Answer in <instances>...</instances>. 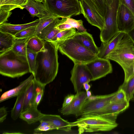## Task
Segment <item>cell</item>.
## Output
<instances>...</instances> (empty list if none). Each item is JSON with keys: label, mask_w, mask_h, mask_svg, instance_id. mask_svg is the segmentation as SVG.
Wrapping results in <instances>:
<instances>
[{"label": "cell", "mask_w": 134, "mask_h": 134, "mask_svg": "<svg viewBox=\"0 0 134 134\" xmlns=\"http://www.w3.org/2000/svg\"><path fill=\"white\" fill-rule=\"evenodd\" d=\"M45 87V86L41 85L37 81L36 93L34 105L37 107H38L42 99L44 94Z\"/></svg>", "instance_id": "36"}, {"label": "cell", "mask_w": 134, "mask_h": 134, "mask_svg": "<svg viewBox=\"0 0 134 134\" xmlns=\"http://www.w3.org/2000/svg\"><path fill=\"white\" fill-rule=\"evenodd\" d=\"M85 0L93 6L104 19L107 10V6L105 0Z\"/></svg>", "instance_id": "32"}, {"label": "cell", "mask_w": 134, "mask_h": 134, "mask_svg": "<svg viewBox=\"0 0 134 134\" xmlns=\"http://www.w3.org/2000/svg\"><path fill=\"white\" fill-rule=\"evenodd\" d=\"M15 38L11 34L0 31V54L12 49Z\"/></svg>", "instance_id": "23"}, {"label": "cell", "mask_w": 134, "mask_h": 134, "mask_svg": "<svg viewBox=\"0 0 134 134\" xmlns=\"http://www.w3.org/2000/svg\"><path fill=\"white\" fill-rule=\"evenodd\" d=\"M34 78V75L32 74L28 78L21 82L17 87L4 92L1 97L0 102L17 96L22 93L25 92Z\"/></svg>", "instance_id": "18"}, {"label": "cell", "mask_w": 134, "mask_h": 134, "mask_svg": "<svg viewBox=\"0 0 134 134\" xmlns=\"http://www.w3.org/2000/svg\"><path fill=\"white\" fill-rule=\"evenodd\" d=\"M133 72H134V68H133Z\"/></svg>", "instance_id": "51"}, {"label": "cell", "mask_w": 134, "mask_h": 134, "mask_svg": "<svg viewBox=\"0 0 134 134\" xmlns=\"http://www.w3.org/2000/svg\"><path fill=\"white\" fill-rule=\"evenodd\" d=\"M39 21V19L30 23L21 24L14 25L5 23L0 25V31L8 33L14 36L16 34L23 30L37 25Z\"/></svg>", "instance_id": "20"}, {"label": "cell", "mask_w": 134, "mask_h": 134, "mask_svg": "<svg viewBox=\"0 0 134 134\" xmlns=\"http://www.w3.org/2000/svg\"><path fill=\"white\" fill-rule=\"evenodd\" d=\"M75 95L69 94L65 97L62 104V107L63 108L68 106L72 101L75 97Z\"/></svg>", "instance_id": "42"}, {"label": "cell", "mask_w": 134, "mask_h": 134, "mask_svg": "<svg viewBox=\"0 0 134 134\" xmlns=\"http://www.w3.org/2000/svg\"><path fill=\"white\" fill-rule=\"evenodd\" d=\"M36 1L39 2H42L45 5L46 4V0H34Z\"/></svg>", "instance_id": "48"}, {"label": "cell", "mask_w": 134, "mask_h": 134, "mask_svg": "<svg viewBox=\"0 0 134 134\" xmlns=\"http://www.w3.org/2000/svg\"><path fill=\"white\" fill-rule=\"evenodd\" d=\"M40 120L49 122L52 125L54 130L68 132L71 130V128L73 127L72 122L64 120L58 115L43 114L39 121Z\"/></svg>", "instance_id": "15"}, {"label": "cell", "mask_w": 134, "mask_h": 134, "mask_svg": "<svg viewBox=\"0 0 134 134\" xmlns=\"http://www.w3.org/2000/svg\"><path fill=\"white\" fill-rule=\"evenodd\" d=\"M76 32L75 28L60 30L54 37L52 42L56 43L60 41L65 40L73 36Z\"/></svg>", "instance_id": "30"}, {"label": "cell", "mask_w": 134, "mask_h": 134, "mask_svg": "<svg viewBox=\"0 0 134 134\" xmlns=\"http://www.w3.org/2000/svg\"><path fill=\"white\" fill-rule=\"evenodd\" d=\"M128 34L134 42V28Z\"/></svg>", "instance_id": "46"}, {"label": "cell", "mask_w": 134, "mask_h": 134, "mask_svg": "<svg viewBox=\"0 0 134 134\" xmlns=\"http://www.w3.org/2000/svg\"><path fill=\"white\" fill-rule=\"evenodd\" d=\"M118 32L128 34L134 28V15L124 5L120 3L117 14Z\"/></svg>", "instance_id": "11"}, {"label": "cell", "mask_w": 134, "mask_h": 134, "mask_svg": "<svg viewBox=\"0 0 134 134\" xmlns=\"http://www.w3.org/2000/svg\"><path fill=\"white\" fill-rule=\"evenodd\" d=\"M125 33L118 32L113 37L106 43L102 42L97 55L99 58H105L106 56L116 47L121 40Z\"/></svg>", "instance_id": "17"}, {"label": "cell", "mask_w": 134, "mask_h": 134, "mask_svg": "<svg viewBox=\"0 0 134 134\" xmlns=\"http://www.w3.org/2000/svg\"><path fill=\"white\" fill-rule=\"evenodd\" d=\"M25 92L17 96L14 105L11 110V116L14 120L17 119L22 112Z\"/></svg>", "instance_id": "27"}, {"label": "cell", "mask_w": 134, "mask_h": 134, "mask_svg": "<svg viewBox=\"0 0 134 134\" xmlns=\"http://www.w3.org/2000/svg\"><path fill=\"white\" fill-rule=\"evenodd\" d=\"M12 14L11 11L0 9V25L7 21Z\"/></svg>", "instance_id": "39"}, {"label": "cell", "mask_w": 134, "mask_h": 134, "mask_svg": "<svg viewBox=\"0 0 134 134\" xmlns=\"http://www.w3.org/2000/svg\"><path fill=\"white\" fill-rule=\"evenodd\" d=\"M117 92V91L108 94L91 96L86 99L82 106V115H101L105 107L110 103L111 99Z\"/></svg>", "instance_id": "8"}, {"label": "cell", "mask_w": 134, "mask_h": 134, "mask_svg": "<svg viewBox=\"0 0 134 134\" xmlns=\"http://www.w3.org/2000/svg\"><path fill=\"white\" fill-rule=\"evenodd\" d=\"M56 43L58 50L71 60L74 64H86L98 57L73 36Z\"/></svg>", "instance_id": "4"}, {"label": "cell", "mask_w": 134, "mask_h": 134, "mask_svg": "<svg viewBox=\"0 0 134 134\" xmlns=\"http://www.w3.org/2000/svg\"><path fill=\"white\" fill-rule=\"evenodd\" d=\"M29 38H15L12 49V50L17 55L26 56L27 43Z\"/></svg>", "instance_id": "26"}, {"label": "cell", "mask_w": 134, "mask_h": 134, "mask_svg": "<svg viewBox=\"0 0 134 134\" xmlns=\"http://www.w3.org/2000/svg\"><path fill=\"white\" fill-rule=\"evenodd\" d=\"M23 7L32 17L36 16L40 19L52 14L43 4L34 0H28L27 3Z\"/></svg>", "instance_id": "16"}, {"label": "cell", "mask_w": 134, "mask_h": 134, "mask_svg": "<svg viewBox=\"0 0 134 134\" xmlns=\"http://www.w3.org/2000/svg\"><path fill=\"white\" fill-rule=\"evenodd\" d=\"M44 40L36 35L29 38L27 45L34 52L37 53L43 49L44 46Z\"/></svg>", "instance_id": "25"}, {"label": "cell", "mask_w": 134, "mask_h": 134, "mask_svg": "<svg viewBox=\"0 0 134 134\" xmlns=\"http://www.w3.org/2000/svg\"><path fill=\"white\" fill-rule=\"evenodd\" d=\"M115 120L104 116L83 115L75 121L72 122L73 127L77 126L79 133L111 131L118 125Z\"/></svg>", "instance_id": "5"}, {"label": "cell", "mask_w": 134, "mask_h": 134, "mask_svg": "<svg viewBox=\"0 0 134 134\" xmlns=\"http://www.w3.org/2000/svg\"><path fill=\"white\" fill-rule=\"evenodd\" d=\"M87 98L86 92L81 91L76 93L71 102L66 107L59 109L58 111L64 115L72 114L76 118L81 116L82 106Z\"/></svg>", "instance_id": "13"}, {"label": "cell", "mask_w": 134, "mask_h": 134, "mask_svg": "<svg viewBox=\"0 0 134 134\" xmlns=\"http://www.w3.org/2000/svg\"><path fill=\"white\" fill-rule=\"evenodd\" d=\"M73 36L83 46L97 55L99 52V48L96 45L92 35L87 31H76Z\"/></svg>", "instance_id": "19"}, {"label": "cell", "mask_w": 134, "mask_h": 134, "mask_svg": "<svg viewBox=\"0 0 134 134\" xmlns=\"http://www.w3.org/2000/svg\"><path fill=\"white\" fill-rule=\"evenodd\" d=\"M88 83L86 82L84 83L83 85V88L86 91H88L91 88V85L88 84Z\"/></svg>", "instance_id": "45"}, {"label": "cell", "mask_w": 134, "mask_h": 134, "mask_svg": "<svg viewBox=\"0 0 134 134\" xmlns=\"http://www.w3.org/2000/svg\"><path fill=\"white\" fill-rule=\"evenodd\" d=\"M119 0H113L110 6H107L104 18L105 25L101 31L100 37L102 42L106 43L110 40L118 32L116 18Z\"/></svg>", "instance_id": "7"}, {"label": "cell", "mask_w": 134, "mask_h": 134, "mask_svg": "<svg viewBox=\"0 0 134 134\" xmlns=\"http://www.w3.org/2000/svg\"><path fill=\"white\" fill-rule=\"evenodd\" d=\"M131 100H132L133 102H134V95L133 97L131 99Z\"/></svg>", "instance_id": "50"}, {"label": "cell", "mask_w": 134, "mask_h": 134, "mask_svg": "<svg viewBox=\"0 0 134 134\" xmlns=\"http://www.w3.org/2000/svg\"><path fill=\"white\" fill-rule=\"evenodd\" d=\"M30 72L26 56L18 55L11 49L0 54V74L15 78Z\"/></svg>", "instance_id": "3"}, {"label": "cell", "mask_w": 134, "mask_h": 134, "mask_svg": "<svg viewBox=\"0 0 134 134\" xmlns=\"http://www.w3.org/2000/svg\"><path fill=\"white\" fill-rule=\"evenodd\" d=\"M105 58L116 62L122 67L125 75L124 82L134 76V42L128 34L125 33L118 44Z\"/></svg>", "instance_id": "2"}, {"label": "cell", "mask_w": 134, "mask_h": 134, "mask_svg": "<svg viewBox=\"0 0 134 134\" xmlns=\"http://www.w3.org/2000/svg\"><path fill=\"white\" fill-rule=\"evenodd\" d=\"M81 14L89 23L101 31L105 25L104 18L95 8L85 0H80Z\"/></svg>", "instance_id": "12"}, {"label": "cell", "mask_w": 134, "mask_h": 134, "mask_svg": "<svg viewBox=\"0 0 134 134\" xmlns=\"http://www.w3.org/2000/svg\"><path fill=\"white\" fill-rule=\"evenodd\" d=\"M28 0H0V9L11 11L17 8L23 9Z\"/></svg>", "instance_id": "24"}, {"label": "cell", "mask_w": 134, "mask_h": 134, "mask_svg": "<svg viewBox=\"0 0 134 134\" xmlns=\"http://www.w3.org/2000/svg\"><path fill=\"white\" fill-rule=\"evenodd\" d=\"M37 107L34 105L22 112L20 118L30 124L39 121L43 114L37 108Z\"/></svg>", "instance_id": "21"}, {"label": "cell", "mask_w": 134, "mask_h": 134, "mask_svg": "<svg viewBox=\"0 0 134 134\" xmlns=\"http://www.w3.org/2000/svg\"><path fill=\"white\" fill-rule=\"evenodd\" d=\"M39 121L40 124L34 130L35 132L46 131L54 130L52 125L49 122L42 120Z\"/></svg>", "instance_id": "37"}, {"label": "cell", "mask_w": 134, "mask_h": 134, "mask_svg": "<svg viewBox=\"0 0 134 134\" xmlns=\"http://www.w3.org/2000/svg\"><path fill=\"white\" fill-rule=\"evenodd\" d=\"M60 30L55 27L47 35L44 40L51 42L53 39Z\"/></svg>", "instance_id": "40"}, {"label": "cell", "mask_w": 134, "mask_h": 134, "mask_svg": "<svg viewBox=\"0 0 134 134\" xmlns=\"http://www.w3.org/2000/svg\"><path fill=\"white\" fill-rule=\"evenodd\" d=\"M94 81L105 76L112 72L113 68L109 60L98 57L86 64Z\"/></svg>", "instance_id": "10"}, {"label": "cell", "mask_w": 134, "mask_h": 134, "mask_svg": "<svg viewBox=\"0 0 134 134\" xmlns=\"http://www.w3.org/2000/svg\"><path fill=\"white\" fill-rule=\"evenodd\" d=\"M45 6L51 14L61 18L81 14L79 0H46Z\"/></svg>", "instance_id": "6"}, {"label": "cell", "mask_w": 134, "mask_h": 134, "mask_svg": "<svg viewBox=\"0 0 134 134\" xmlns=\"http://www.w3.org/2000/svg\"><path fill=\"white\" fill-rule=\"evenodd\" d=\"M37 27V25L27 28L19 32L14 36L15 38H24L36 35Z\"/></svg>", "instance_id": "33"}, {"label": "cell", "mask_w": 134, "mask_h": 134, "mask_svg": "<svg viewBox=\"0 0 134 134\" xmlns=\"http://www.w3.org/2000/svg\"><path fill=\"white\" fill-rule=\"evenodd\" d=\"M70 25L72 28L76 29L77 31L84 32L87 31L86 29L83 25V21L81 20H76L70 17L66 18V20L64 22Z\"/></svg>", "instance_id": "35"}, {"label": "cell", "mask_w": 134, "mask_h": 134, "mask_svg": "<svg viewBox=\"0 0 134 134\" xmlns=\"http://www.w3.org/2000/svg\"><path fill=\"white\" fill-rule=\"evenodd\" d=\"M86 92V93L87 97L88 98L92 96L91 92V91L88 90Z\"/></svg>", "instance_id": "49"}, {"label": "cell", "mask_w": 134, "mask_h": 134, "mask_svg": "<svg viewBox=\"0 0 134 134\" xmlns=\"http://www.w3.org/2000/svg\"><path fill=\"white\" fill-rule=\"evenodd\" d=\"M58 18H60L58 16L52 14L39 19L40 21L37 25L36 35H37L44 28Z\"/></svg>", "instance_id": "31"}, {"label": "cell", "mask_w": 134, "mask_h": 134, "mask_svg": "<svg viewBox=\"0 0 134 134\" xmlns=\"http://www.w3.org/2000/svg\"><path fill=\"white\" fill-rule=\"evenodd\" d=\"M120 89L124 91L126 99L129 102L134 95V76L127 82H124L118 89Z\"/></svg>", "instance_id": "28"}, {"label": "cell", "mask_w": 134, "mask_h": 134, "mask_svg": "<svg viewBox=\"0 0 134 134\" xmlns=\"http://www.w3.org/2000/svg\"><path fill=\"white\" fill-rule=\"evenodd\" d=\"M71 74L70 80L76 93L81 91L84 83L92 81L91 75L86 64H74Z\"/></svg>", "instance_id": "9"}, {"label": "cell", "mask_w": 134, "mask_h": 134, "mask_svg": "<svg viewBox=\"0 0 134 134\" xmlns=\"http://www.w3.org/2000/svg\"><path fill=\"white\" fill-rule=\"evenodd\" d=\"M60 18H58L55 19L44 28L37 36L44 40L45 37L49 33L58 25L64 22L66 19V18H62V19H59Z\"/></svg>", "instance_id": "29"}, {"label": "cell", "mask_w": 134, "mask_h": 134, "mask_svg": "<svg viewBox=\"0 0 134 134\" xmlns=\"http://www.w3.org/2000/svg\"><path fill=\"white\" fill-rule=\"evenodd\" d=\"M126 100H127L126 96L124 91L122 89H118L117 93L111 99L110 103L117 102Z\"/></svg>", "instance_id": "38"}, {"label": "cell", "mask_w": 134, "mask_h": 134, "mask_svg": "<svg viewBox=\"0 0 134 134\" xmlns=\"http://www.w3.org/2000/svg\"><path fill=\"white\" fill-rule=\"evenodd\" d=\"M7 112L6 108L4 106L1 107L0 109V122H3L6 118Z\"/></svg>", "instance_id": "43"}, {"label": "cell", "mask_w": 134, "mask_h": 134, "mask_svg": "<svg viewBox=\"0 0 134 134\" xmlns=\"http://www.w3.org/2000/svg\"><path fill=\"white\" fill-rule=\"evenodd\" d=\"M120 3L128 7L134 15V0H119Z\"/></svg>", "instance_id": "41"}, {"label": "cell", "mask_w": 134, "mask_h": 134, "mask_svg": "<svg viewBox=\"0 0 134 134\" xmlns=\"http://www.w3.org/2000/svg\"><path fill=\"white\" fill-rule=\"evenodd\" d=\"M36 82L33 79L25 92L22 112L34 105Z\"/></svg>", "instance_id": "22"}, {"label": "cell", "mask_w": 134, "mask_h": 134, "mask_svg": "<svg viewBox=\"0 0 134 134\" xmlns=\"http://www.w3.org/2000/svg\"><path fill=\"white\" fill-rule=\"evenodd\" d=\"M37 53L33 52L27 45L26 57L30 73L33 74L34 73L35 69L36 58Z\"/></svg>", "instance_id": "34"}, {"label": "cell", "mask_w": 134, "mask_h": 134, "mask_svg": "<svg viewBox=\"0 0 134 134\" xmlns=\"http://www.w3.org/2000/svg\"><path fill=\"white\" fill-rule=\"evenodd\" d=\"M43 50L37 53L34 79L45 86L52 82L58 73V47L56 43L44 40Z\"/></svg>", "instance_id": "1"}, {"label": "cell", "mask_w": 134, "mask_h": 134, "mask_svg": "<svg viewBox=\"0 0 134 134\" xmlns=\"http://www.w3.org/2000/svg\"><path fill=\"white\" fill-rule=\"evenodd\" d=\"M107 6L109 7L112 3L113 0H105Z\"/></svg>", "instance_id": "47"}, {"label": "cell", "mask_w": 134, "mask_h": 134, "mask_svg": "<svg viewBox=\"0 0 134 134\" xmlns=\"http://www.w3.org/2000/svg\"><path fill=\"white\" fill-rule=\"evenodd\" d=\"M56 27L61 30L68 29L72 28L70 25L64 22L58 25Z\"/></svg>", "instance_id": "44"}, {"label": "cell", "mask_w": 134, "mask_h": 134, "mask_svg": "<svg viewBox=\"0 0 134 134\" xmlns=\"http://www.w3.org/2000/svg\"><path fill=\"white\" fill-rule=\"evenodd\" d=\"M129 106V102L126 100L110 103L104 108L101 116L116 120L118 115L125 110Z\"/></svg>", "instance_id": "14"}]
</instances>
